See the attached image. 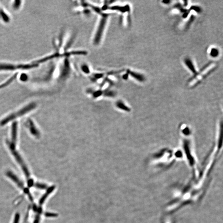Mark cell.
I'll list each match as a JSON object with an SVG mask.
<instances>
[{"mask_svg": "<svg viewBox=\"0 0 223 223\" xmlns=\"http://www.w3.org/2000/svg\"><path fill=\"white\" fill-rule=\"evenodd\" d=\"M36 104L35 103H32L29 104L26 106L23 107L22 109H20L19 111H17L15 113L10 114L4 119H3L0 123V125L1 126H4L5 125H6L10 121L14 120V119H16L17 117L23 116L24 114H27L28 112L33 110L34 109L36 108Z\"/></svg>", "mask_w": 223, "mask_h": 223, "instance_id": "6da1fadb", "label": "cell"}, {"mask_svg": "<svg viewBox=\"0 0 223 223\" xmlns=\"http://www.w3.org/2000/svg\"><path fill=\"white\" fill-rule=\"evenodd\" d=\"M7 143L8 145L9 148L11 152L12 153L13 156H14V158H15V160L17 161V162L19 163V164L20 165V166L22 168V170H23V172L25 175V176L27 177L28 179H29L30 177V173L29 171V169H28V167L26 166V164L22 159V157L20 156V154L18 152L16 151L15 149L16 148V145H14V144H12L9 141H7Z\"/></svg>", "mask_w": 223, "mask_h": 223, "instance_id": "7a4b0ae2", "label": "cell"}, {"mask_svg": "<svg viewBox=\"0 0 223 223\" xmlns=\"http://www.w3.org/2000/svg\"><path fill=\"white\" fill-rule=\"evenodd\" d=\"M215 67V65L214 64H211L207 66V67L204 68L203 70L199 74L197 75L196 77L193 78L192 80L190 81L189 85L193 86V85L197 84L198 81H200L202 78H203L204 76H205L207 75L209 72L212 70V69L214 68Z\"/></svg>", "mask_w": 223, "mask_h": 223, "instance_id": "3957f363", "label": "cell"}, {"mask_svg": "<svg viewBox=\"0 0 223 223\" xmlns=\"http://www.w3.org/2000/svg\"><path fill=\"white\" fill-rule=\"evenodd\" d=\"M38 64H33L29 65H1L0 70H14L15 69H29L37 66Z\"/></svg>", "mask_w": 223, "mask_h": 223, "instance_id": "277c9868", "label": "cell"}, {"mask_svg": "<svg viewBox=\"0 0 223 223\" xmlns=\"http://www.w3.org/2000/svg\"><path fill=\"white\" fill-rule=\"evenodd\" d=\"M6 176L17 184L20 189H24V184L15 174L11 171H8L6 173Z\"/></svg>", "mask_w": 223, "mask_h": 223, "instance_id": "5b68a950", "label": "cell"}, {"mask_svg": "<svg viewBox=\"0 0 223 223\" xmlns=\"http://www.w3.org/2000/svg\"><path fill=\"white\" fill-rule=\"evenodd\" d=\"M17 125L18 123L17 122L15 121L13 122L12 125L11 141L10 142L12 144H16L17 142Z\"/></svg>", "mask_w": 223, "mask_h": 223, "instance_id": "8992f818", "label": "cell"}, {"mask_svg": "<svg viewBox=\"0 0 223 223\" xmlns=\"http://www.w3.org/2000/svg\"><path fill=\"white\" fill-rule=\"evenodd\" d=\"M28 125L29 126V128H30L31 133L34 136H36L37 138H39L40 136V134L38 130L36 128V127L35 126L33 121L30 119H29V120H28Z\"/></svg>", "mask_w": 223, "mask_h": 223, "instance_id": "52a82bcc", "label": "cell"}, {"mask_svg": "<svg viewBox=\"0 0 223 223\" xmlns=\"http://www.w3.org/2000/svg\"><path fill=\"white\" fill-rule=\"evenodd\" d=\"M55 189V186H52L47 189V191L42 196V197L40 199L39 204L40 205H42L44 203V202L46 200L47 197L49 196L51 193L53 192L54 190Z\"/></svg>", "mask_w": 223, "mask_h": 223, "instance_id": "ba28073f", "label": "cell"}, {"mask_svg": "<svg viewBox=\"0 0 223 223\" xmlns=\"http://www.w3.org/2000/svg\"><path fill=\"white\" fill-rule=\"evenodd\" d=\"M17 73L15 74H14V75L12 76V77H10V78L8 79V80L6 81V82H4V83H3L2 84H1V85H0V89L4 88V87H6L7 86H8V85L9 84H10V83L14 81V79L17 77Z\"/></svg>", "mask_w": 223, "mask_h": 223, "instance_id": "9c48e42d", "label": "cell"}, {"mask_svg": "<svg viewBox=\"0 0 223 223\" xmlns=\"http://www.w3.org/2000/svg\"><path fill=\"white\" fill-rule=\"evenodd\" d=\"M185 63H186V64L188 65V67L193 72H194L195 73L196 71L192 63L191 62V61H190L189 59H187V60H186Z\"/></svg>", "mask_w": 223, "mask_h": 223, "instance_id": "30bf717a", "label": "cell"}, {"mask_svg": "<svg viewBox=\"0 0 223 223\" xmlns=\"http://www.w3.org/2000/svg\"><path fill=\"white\" fill-rule=\"evenodd\" d=\"M35 187L37 189L41 190L45 189L47 188V186L46 184H42V183H37L35 184Z\"/></svg>", "mask_w": 223, "mask_h": 223, "instance_id": "8fae6325", "label": "cell"}, {"mask_svg": "<svg viewBox=\"0 0 223 223\" xmlns=\"http://www.w3.org/2000/svg\"><path fill=\"white\" fill-rule=\"evenodd\" d=\"M20 220V215L19 213H17L14 216L13 223H19Z\"/></svg>", "mask_w": 223, "mask_h": 223, "instance_id": "7c38bea8", "label": "cell"}, {"mask_svg": "<svg viewBox=\"0 0 223 223\" xmlns=\"http://www.w3.org/2000/svg\"><path fill=\"white\" fill-rule=\"evenodd\" d=\"M45 215L46 217H53L58 216V215L55 213H50V212H46Z\"/></svg>", "mask_w": 223, "mask_h": 223, "instance_id": "4fadbf2b", "label": "cell"}, {"mask_svg": "<svg viewBox=\"0 0 223 223\" xmlns=\"http://www.w3.org/2000/svg\"><path fill=\"white\" fill-rule=\"evenodd\" d=\"M218 54V52L217 50H216V49H212V51H211V55L213 57H215L216 56H217Z\"/></svg>", "mask_w": 223, "mask_h": 223, "instance_id": "5bb4252c", "label": "cell"}, {"mask_svg": "<svg viewBox=\"0 0 223 223\" xmlns=\"http://www.w3.org/2000/svg\"><path fill=\"white\" fill-rule=\"evenodd\" d=\"M34 183V181L33 180H32V179H30H30H28V186L30 188V187H32L33 186Z\"/></svg>", "mask_w": 223, "mask_h": 223, "instance_id": "9a60e30c", "label": "cell"}, {"mask_svg": "<svg viewBox=\"0 0 223 223\" xmlns=\"http://www.w3.org/2000/svg\"><path fill=\"white\" fill-rule=\"evenodd\" d=\"M40 220V215L38 214L36 216L33 223H39Z\"/></svg>", "mask_w": 223, "mask_h": 223, "instance_id": "2e32d148", "label": "cell"}]
</instances>
